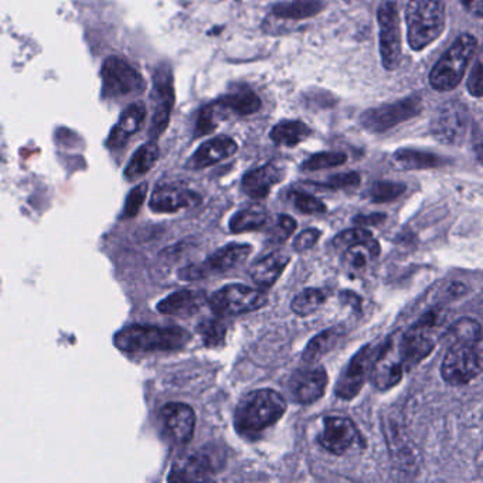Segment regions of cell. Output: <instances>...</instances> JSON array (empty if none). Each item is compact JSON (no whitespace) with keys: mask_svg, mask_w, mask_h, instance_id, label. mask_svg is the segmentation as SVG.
Returning a JSON list of instances; mask_svg holds the SVG:
<instances>
[{"mask_svg":"<svg viewBox=\"0 0 483 483\" xmlns=\"http://www.w3.org/2000/svg\"><path fill=\"white\" fill-rule=\"evenodd\" d=\"M287 412V402L279 393L271 389L249 393L237 405L234 414L235 428L240 434L252 435L265 431L281 420Z\"/></svg>","mask_w":483,"mask_h":483,"instance_id":"6da1fadb","label":"cell"},{"mask_svg":"<svg viewBox=\"0 0 483 483\" xmlns=\"http://www.w3.org/2000/svg\"><path fill=\"white\" fill-rule=\"evenodd\" d=\"M192 340L182 327H147L132 325L119 330L114 337L115 346L122 352H166L186 346Z\"/></svg>","mask_w":483,"mask_h":483,"instance_id":"7a4b0ae2","label":"cell"},{"mask_svg":"<svg viewBox=\"0 0 483 483\" xmlns=\"http://www.w3.org/2000/svg\"><path fill=\"white\" fill-rule=\"evenodd\" d=\"M405 22L410 47L415 52L427 49L444 32V0H410Z\"/></svg>","mask_w":483,"mask_h":483,"instance_id":"3957f363","label":"cell"},{"mask_svg":"<svg viewBox=\"0 0 483 483\" xmlns=\"http://www.w3.org/2000/svg\"><path fill=\"white\" fill-rule=\"evenodd\" d=\"M478 49V40L472 34H462L435 64L430 74V84L437 91L457 89L464 79L470 59Z\"/></svg>","mask_w":483,"mask_h":483,"instance_id":"277c9868","label":"cell"},{"mask_svg":"<svg viewBox=\"0 0 483 483\" xmlns=\"http://www.w3.org/2000/svg\"><path fill=\"white\" fill-rule=\"evenodd\" d=\"M482 342L450 343L442 362L441 374L450 385H464L482 372Z\"/></svg>","mask_w":483,"mask_h":483,"instance_id":"5b68a950","label":"cell"},{"mask_svg":"<svg viewBox=\"0 0 483 483\" xmlns=\"http://www.w3.org/2000/svg\"><path fill=\"white\" fill-rule=\"evenodd\" d=\"M380 29V54L389 71L399 69L402 57V22L397 0H383L377 10Z\"/></svg>","mask_w":483,"mask_h":483,"instance_id":"8992f818","label":"cell"},{"mask_svg":"<svg viewBox=\"0 0 483 483\" xmlns=\"http://www.w3.org/2000/svg\"><path fill=\"white\" fill-rule=\"evenodd\" d=\"M267 295L242 284L220 288L209 299L210 308L219 317H237L261 309L267 305Z\"/></svg>","mask_w":483,"mask_h":483,"instance_id":"52a82bcc","label":"cell"},{"mask_svg":"<svg viewBox=\"0 0 483 483\" xmlns=\"http://www.w3.org/2000/svg\"><path fill=\"white\" fill-rule=\"evenodd\" d=\"M422 109V99L420 95H412L407 99L382 105L377 109H367L360 117V125L372 134H383L392 128L409 121L417 117Z\"/></svg>","mask_w":483,"mask_h":483,"instance_id":"ba28073f","label":"cell"},{"mask_svg":"<svg viewBox=\"0 0 483 483\" xmlns=\"http://www.w3.org/2000/svg\"><path fill=\"white\" fill-rule=\"evenodd\" d=\"M405 373L407 369H405L404 359H402L399 346V332H395L383 345H380L379 352L373 362L370 379L375 385V389L385 392L399 384Z\"/></svg>","mask_w":483,"mask_h":483,"instance_id":"9c48e42d","label":"cell"},{"mask_svg":"<svg viewBox=\"0 0 483 483\" xmlns=\"http://www.w3.org/2000/svg\"><path fill=\"white\" fill-rule=\"evenodd\" d=\"M251 252V245L232 242V244L217 250L216 252H213L203 264L190 265V267L185 268L179 272V277L184 278L186 281H194V279H203L209 275L224 274V272L232 271V270L244 264Z\"/></svg>","mask_w":483,"mask_h":483,"instance_id":"30bf717a","label":"cell"},{"mask_svg":"<svg viewBox=\"0 0 483 483\" xmlns=\"http://www.w3.org/2000/svg\"><path fill=\"white\" fill-rule=\"evenodd\" d=\"M469 128V111L462 102L448 101L438 109L431 122V132L438 142L459 145Z\"/></svg>","mask_w":483,"mask_h":483,"instance_id":"8fae6325","label":"cell"},{"mask_svg":"<svg viewBox=\"0 0 483 483\" xmlns=\"http://www.w3.org/2000/svg\"><path fill=\"white\" fill-rule=\"evenodd\" d=\"M152 99H154V117L150 121L149 135L156 139L166 131L175 104L174 72L166 62L160 64L155 70Z\"/></svg>","mask_w":483,"mask_h":483,"instance_id":"7c38bea8","label":"cell"},{"mask_svg":"<svg viewBox=\"0 0 483 483\" xmlns=\"http://www.w3.org/2000/svg\"><path fill=\"white\" fill-rule=\"evenodd\" d=\"M101 75L105 94L112 97H125L137 92L139 94L147 89L141 72L122 57L111 56L105 60Z\"/></svg>","mask_w":483,"mask_h":483,"instance_id":"4fadbf2b","label":"cell"},{"mask_svg":"<svg viewBox=\"0 0 483 483\" xmlns=\"http://www.w3.org/2000/svg\"><path fill=\"white\" fill-rule=\"evenodd\" d=\"M377 352H379V346L366 345L353 356L345 372L340 374L339 382L335 389L339 399L353 400L362 392L363 385L367 379H370V372H372L373 362Z\"/></svg>","mask_w":483,"mask_h":483,"instance_id":"5bb4252c","label":"cell"},{"mask_svg":"<svg viewBox=\"0 0 483 483\" xmlns=\"http://www.w3.org/2000/svg\"><path fill=\"white\" fill-rule=\"evenodd\" d=\"M359 440V430L355 422L346 417L325 418L324 428L317 437L319 444L334 455L346 454Z\"/></svg>","mask_w":483,"mask_h":483,"instance_id":"9a60e30c","label":"cell"},{"mask_svg":"<svg viewBox=\"0 0 483 483\" xmlns=\"http://www.w3.org/2000/svg\"><path fill=\"white\" fill-rule=\"evenodd\" d=\"M327 370L322 366H315V363L307 369L295 372L289 382L295 402L305 405L319 402L327 392Z\"/></svg>","mask_w":483,"mask_h":483,"instance_id":"2e32d148","label":"cell"},{"mask_svg":"<svg viewBox=\"0 0 483 483\" xmlns=\"http://www.w3.org/2000/svg\"><path fill=\"white\" fill-rule=\"evenodd\" d=\"M165 430L170 440L177 445H186L192 441L196 428V414L190 405L184 402H169L160 410Z\"/></svg>","mask_w":483,"mask_h":483,"instance_id":"e0dca14e","label":"cell"},{"mask_svg":"<svg viewBox=\"0 0 483 483\" xmlns=\"http://www.w3.org/2000/svg\"><path fill=\"white\" fill-rule=\"evenodd\" d=\"M202 202L196 192L179 186V185H164L157 186L150 197V209L155 213H176L190 209Z\"/></svg>","mask_w":483,"mask_h":483,"instance_id":"ac0fdd59","label":"cell"},{"mask_svg":"<svg viewBox=\"0 0 483 483\" xmlns=\"http://www.w3.org/2000/svg\"><path fill=\"white\" fill-rule=\"evenodd\" d=\"M284 177V167L271 162L245 175L242 177V189L251 199H265L271 193L272 187L279 184Z\"/></svg>","mask_w":483,"mask_h":483,"instance_id":"d6986e66","label":"cell"},{"mask_svg":"<svg viewBox=\"0 0 483 483\" xmlns=\"http://www.w3.org/2000/svg\"><path fill=\"white\" fill-rule=\"evenodd\" d=\"M239 149V145L230 137H217L200 145L199 149L192 155L187 167L189 169H204L219 164L222 160L232 156Z\"/></svg>","mask_w":483,"mask_h":483,"instance_id":"ffe728a7","label":"cell"},{"mask_svg":"<svg viewBox=\"0 0 483 483\" xmlns=\"http://www.w3.org/2000/svg\"><path fill=\"white\" fill-rule=\"evenodd\" d=\"M214 474L212 459L204 454H190L179 458L170 470V482H202Z\"/></svg>","mask_w":483,"mask_h":483,"instance_id":"44dd1931","label":"cell"},{"mask_svg":"<svg viewBox=\"0 0 483 483\" xmlns=\"http://www.w3.org/2000/svg\"><path fill=\"white\" fill-rule=\"evenodd\" d=\"M147 109L142 102H134L122 112L119 121L115 125L109 137V147L119 149L127 144L132 135L141 129L147 119Z\"/></svg>","mask_w":483,"mask_h":483,"instance_id":"7402d4cb","label":"cell"},{"mask_svg":"<svg viewBox=\"0 0 483 483\" xmlns=\"http://www.w3.org/2000/svg\"><path fill=\"white\" fill-rule=\"evenodd\" d=\"M207 302V295L199 289H184L169 295L157 304L160 314L174 317H189L202 309Z\"/></svg>","mask_w":483,"mask_h":483,"instance_id":"603a6c76","label":"cell"},{"mask_svg":"<svg viewBox=\"0 0 483 483\" xmlns=\"http://www.w3.org/2000/svg\"><path fill=\"white\" fill-rule=\"evenodd\" d=\"M380 245L375 240L357 242L347 247L343 255V267L350 275H362L379 259Z\"/></svg>","mask_w":483,"mask_h":483,"instance_id":"cb8c5ba5","label":"cell"},{"mask_svg":"<svg viewBox=\"0 0 483 483\" xmlns=\"http://www.w3.org/2000/svg\"><path fill=\"white\" fill-rule=\"evenodd\" d=\"M291 262L289 254L284 251H274L268 254L264 259L255 262L251 267L252 281L261 288H270L281 277L285 268Z\"/></svg>","mask_w":483,"mask_h":483,"instance_id":"d4e9b609","label":"cell"},{"mask_svg":"<svg viewBox=\"0 0 483 483\" xmlns=\"http://www.w3.org/2000/svg\"><path fill=\"white\" fill-rule=\"evenodd\" d=\"M217 104L224 109L225 114L251 115L261 109V99L249 87H237L234 91L224 95Z\"/></svg>","mask_w":483,"mask_h":483,"instance_id":"484cf974","label":"cell"},{"mask_svg":"<svg viewBox=\"0 0 483 483\" xmlns=\"http://www.w3.org/2000/svg\"><path fill=\"white\" fill-rule=\"evenodd\" d=\"M393 160L397 166L404 170H424L441 167L447 164L445 157L428 154L421 150L400 149L393 155Z\"/></svg>","mask_w":483,"mask_h":483,"instance_id":"4316f807","label":"cell"},{"mask_svg":"<svg viewBox=\"0 0 483 483\" xmlns=\"http://www.w3.org/2000/svg\"><path fill=\"white\" fill-rule=\"evenodd\" d=\"M312 131L304 122L282 121L272 128L270 137L278 147H294L300 142L307 141Z\"/></svg>","mask_w":483,"mask_h":483,"instance_id":"83f0119b","label":"cell"},{"mask_svg":"<svg viewBox=\"0 0 483 483\" xmlns=\"http://www.w3.org/2000/svg\"><path fill=\"white\" fill-rule=\"evenodd\" d=\"M159 155L160 150L156 142H147V144L142 145L135 152L128 166L125 167V177L128 180H135L144 176L156 165Z\"/></svg>","mask_w":483,"mask_h":483,"instance_id":"f1b7e54d","label":"cell"},{"mask_svg":"<svg viewBox=\"0 0 483 483\" xmlns=\"http://www.w3.org/2000/svg\"><path fill=\"white\" fill-rule=\"evenodd\" d=\"M340 337H342V332L336 327H330V329L320 332L317 336L308 343L302 359L308 365H314L337 346Z\"/></svg>","mask_w":483,"mask_h":483,"instance_id":"f546056e","label":"cell"},{"mask_svg":"<svg viewBox=\"0 0 483 483\" xmlns=\"http://www.w3.org/2000/svg\"><path fill=\"white\" fill-rule=\"evenodd\" d=\"M268 223V213L264 207L252 206L240 210L230 220V232L240 234L244 232L261 230Z\"/></svg>","mask_w":483,"mask_h":483,"instance_id":"4dcf8cb0","label":"cell"},{"mask_svg":"<svg viewBox=\"0 0 483 483\" xmlns=\"http://www.w3.org/2000/svg\"><path fill=\"white\" fill-rule=\"evenodd\" d=\"M324 9V0H292L291 4L277 5L274 14L281 19L300 20L315 16Z\"/></svg>","mask_w":483,"mask_h":483,"instance_id":"1f68e13d","label":"cell"},{"mask_svg":"<svg viewBox=\"0 0 483 483\" xmlns=\"http://www.w3.org/2000/svg\"><path fill=\"white\" fill-rule=\"evenodd\" d=\"M327 294L325 289L319 288H308L305 291L299 292L294 298L291 304V309L298 317H309L317 312V309L324 307L327 302Z\"/></svg>","mask_w":483,"mask_h":483,"instance_id":"d6a6232c","label":"cell"},{"mask_svg":"<svg viewBox=\"0 0 483 483\" xmlns=\"http://www.w3.org/2000/svg\"><path fill=\"white\" fill-rule=\"evenodd\" d=\"M445 337L450 345L457 342H482V329L477 320L464 317L450 327Z\"/></svg>","mask_w":483,"mask_h":483,"instance_id":"836d02e7","label":"cell"},{"mask_svg":"<svg viewBox=\"0 0 483 483\" xmlns=\"http://www.w3.org/2000/svg\"><path fill=\"white\" fill-rule=\"evenodd\" d=\"M224 109H223L217 102L206 105L204 109H202L199 118H197L194 137H204V135H209L212 134L213 131H216L217 127H219L220 121L224 118Z\"/></svg>","mask_w":483,"mask_h":483,"instance_id":"e575fe53","label":"cell"},{"mask_svg":"<svg viewBox=\"0 0 483 483\" xmlns=\"http://www.w3.org/2000/svg\"><path fill=\"white\" fill-rule=\"evenodd\" d=\"M197 334L202 336L203 343L209 347H219L224 345L227 336V325L222 319H206L200 322Z\"/></svg>","mask_w":483,"mask_h":483,"instance_id":"d590c367","label":"cell"},{"mask_svg":"<svg viewBox=\"0 0 483 483\" xmlns=\"http://www.w3.org/2000/svg\"><path fill=\"white\" fill-rule=\"evenodd\" d=\"M347 156L342 152H320V154L310 156L305 160L302 169L308 172H317V170L330 169V167L340 166L346 164Z\"/></svg>","mask_w":483,"mask_h":483,"instance_id":"8d00e7d4","label":"cell"},{"mask_svg":"<svg viewBox=\"0 0 483 483\" xmlns=\"http://www.w3.org/2000/svg\"><path fill=\"white\" fill-rule=\"evenodd\" d=\"M405 185L395 182H375L369 190V197L374 203H387L399 199L405 192Z\"/></svg>","mask_w":483,"mask_h":483,"instance_id":"74e56055","label":"cell"},{"mask_svg":"<svg viewBox=\"0 0 483 483\" xmlns=\"http://www.w3.org/2000/svg\"><path fill=\"white\" fill-rule=\"evenodd\" d=\"M289 199L294 203L295 209L299 210L304 214H325L327 210L325 203L320 202L309 193L291 192L289 193Z\"/></svg>","mask_w":483,"mask_h":483,"instance_id":"f35d334b","label":"cell"},{"mask_svg":"<svg viewBox=\"0 0 483 483\" xmlns=\"http://www.w3.org/2000/svg\"><path fill=\"white\" fill-rule=\"evenodd\" d=\"M147 194V185H137V187L131 190V193L128 194L127 203H125L124 217L127 219H132L137 216L139 210H141L142 204H144L145 199Z\"/></svg>","mask_w":483,"mask_h":483,"instance_id":"ab89813d","label":"cell"},{"mask_svg":"<svg viewBox=\"0 0 483 483\" xmlns=\"http://www.w3.org/2000/svg\"><path fill=\"white\" fill-rule=\"evenodd\" d=\"M295 230H297V222L292 217L279 216L271 229L270 240L272 242H277V244L287 242L291 234H294Z\"/></svg>","mask_w":483,"mask_h":483,"instance_id":"60d3db41","label":"cell"},{"mask_svg":"<svg viewBox=\"0 0 483 483\" xmlns=\"http://www.w3.org/2000/svg\"><path fill=\"white\" fill-rule=\"evenodd\" d=\"M372 232L365 229H350L346 232H340L336 239L334 240L335 247H350V245L357 244V242H367L372 240Z\"/></svg>","mask_w":483,"mask_h":483,"instance_id":"b9f144b4","label":"cell"},{"mask_svg":"<svg viewBox=\"0 0 483 483\" xmlns=\"http://www.w3.org/2000/svg\"><path fill=\"white\" fill-rule=\"evenodd\" d=\"M360 180H362V177H360L359 174L349 172V174L335 175V176L329 177L322 186L334 190L347 189V187H355L360 185Z\"/></svg>","mask_w":483,"mask_h":483,"instance_id":"7bdbcfd3","label":"cell"},{"mask_svg":"<svg viewBox=\"0 0 483 483\" xmlns=\"http://www.w3.org/2000/svg\"><path fill=\"white\" fill-rule=\"evenodd\" d=\"M320 235H322L320 230H304V232H300V234L298 235L297 239L294 240V249L299 252L307 251V250L312 249V247H314V245L317 244V242H319Z\"/></svg>","mask_w":483,"mask_h":483,"instance_id":"ee69618b","label":"cell"},{"mask_svg":"<svg viewBox=\"0 0 483 483\" xmlns=\"http://www.w3.org/2000/svg\"><path fill=\"white\" fill-rule=\"evenodd\" d=\"M482 62L478 60V62H475L472 72H470L469 80H468V90H469V94L474 95V97H477V99H480V97H482Z\"/></svg>","mask_w":483,"mask_h":483,"instance_id":"f6af8a7d","label":"cell"},{"mask_svg":"<svg viewBox=\"0 0 483 483\" xmlns=\"http://www.w3.org/2000/svg\"><path fill=\"white\" fill-rule=\"evenodd\" d=\"M460 4H462V6L467 10L468 14H474L477 17H482V0H460Z\"/></svg>","mask_w":483,"mask_h":483,"instance_id":"bcb514c9","label":"cell"},{"mask_svg":"<svg viewBox=\"0 0 483 483\" xmlns=\"http://www.w3.org/2000/svg\"><path fill=\"white\" fill-rule=\"evenodd\" d=\"M382 220H384V216H382V214H374V216H367V217H357L356 222H359L360 224H377V223L382 222Z\"/></svg>","mask_w":483,"mask_h":483,"instance_id":"7dc6e473","label":"cell"},{"mask_svg":"<svg viewBox=\"0 0 483 483\" xmlns=\"http://www.w3.org/2000/svg\"><path fill=\"white\" fill-rule=\"evenodd\" d=\"M346 2H350V0H346Z\"/></svg>","mask_w":483,"mask_h":483,"instance_id":"c3c4849f","label":"cell"}]
</instances>
